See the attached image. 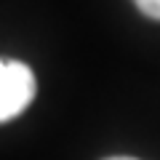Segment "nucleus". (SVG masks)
<instances>
[{"instance_id":"obj_1","label":"nucleus","mask_w":160,"mask_h":160,"mask_svg":"<svg viewBox=\"0 0 160 160\" xmlns=\"http://www.w3.org/2000/svg\"><path fill=\"white\" fill-rule=\"evenodd\" d=\"M35 99V72L22 62L0 59V123L13 120Z\"/></svg>"},{"instance_id":"obj_2","label":"nucleus","mask_w":160,"mask_h":160,"mask_svg":"<svg viewBox=\"0 0 160 160\" xmlns=\"http://www.w3.org/2000/svg\"><path fill=\"white\" fill-rule=\"evenodd\" d=\"M133 3H136V8L144 13V16L160 22V0H133Z\"/></svg>"},{"instance_id":"obj_3","label":"nucleus","mask_w":160,"mask_h":160,"mask_svg":"<svg viewBox=\"0 0 160 160\" xmlns=\"http://www.w3.org/2000/svg\"><path fill=\"white\" fill-rule=\"evenodd\" d=\"M104 160H136V158H128V155H115V158H104Z\"/></svg>"}]
</instances>
